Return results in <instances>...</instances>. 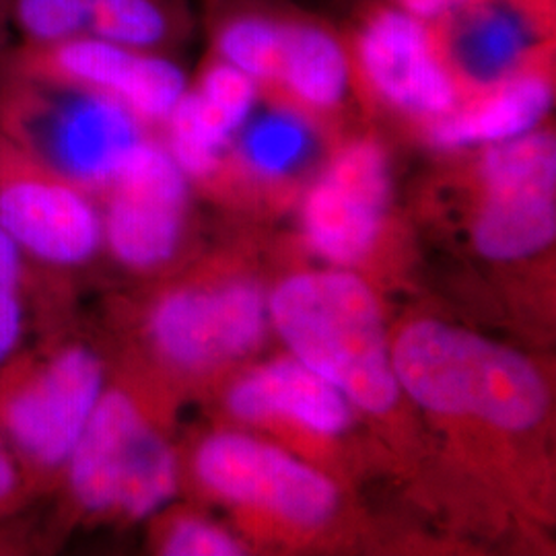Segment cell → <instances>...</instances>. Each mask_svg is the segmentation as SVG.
<instances>
[{
    "label": "cell",
    "instance_id": "6da1fadb",
    "mask_svg": "<svg viewBox=\"0 0 556 556\" xmlns=\"http://www.w3.org/2000/svg\"><path fill=\"white\" fill-rule=\"evenodd\" d=\"M149 394L128 379L105 381L59 486L64 519L157 516L176 497L179 462Z\"/></svg>",
    "mask_w": 556,
    "mask_h": 556
},
{
    "label": "cell",
    "instance_id": "7a4b0ae2",
    "mask_svg": "<svg viewBox=\"0 0 556 556\" xmlns=\"http://www.w3.org/2000/svg\"><path fill=\"white\" fill-rule=\"evenodd\" d=\"M268 314L293 357L371 415L400 396L392 346L369 285L349 270L303 273L282 280Z\"/></svg>",
    "mask_w": 556,
    "mask_h": 556
},
{
    "label": "cell",
    "instance_id": "3957f363",
    "mask_svg": "<svg viewBox=\"0 0 556 556\" xmlns=\"http://www.w3.org/2000/svg\"><path fill=\"white\" fill-rule=\"evenodd\" d=\"M105 381L100 351L60 324L43 328L34 344H23L0 363V438L36 498L56 491Z\"/></svg>",
    "mask_w": 556,
    "mask_h": 556
},
{
    "label": "cell",
    "instance_id": "277c9868",
    "mask_svg": "<svg viewBox=\"0 0 556 556\" xmlns=\"http://www.w3.org/2000/svg\"><path fill=\"white\" fill-rule=\"evenodd\" d=\"M400 392L435 415L530 431L548 410V388L516 351L443 321L422 319L392 346Z\"/></svg>",
    "mask_w": 556,
    "mask_h": 556
},
{
    "label": "cell",
    "instance_id": "5b68a950",
    "mask_svg": "<svg viewBox=\"0 0 556 556\" xmlns=\"http://www.w3.org/2000/svg\"><path fill=\"white\" fill-rule=\"evenodd\" d=\"M0 135L93 194L147 139L142 122L118 100L4 64Z\"/></svg>",
    "mask_w": 556,
    "mask_h": 556
},
{
    "label": "cell",
    "instance_id": "8992f818",
    "mask_svg": "<svg viewBox=\"0 0 556 556\" xmlns=\"http://www.w3.org/2000/svg\"><path fill=\"white\" fill-rule=\"evenodd\" d=\"M0 231L41 273L59 277L101 252L93 192L0 135Z\"/></svg>",
    "mask_w": 556,
    "mask_h": 556
},
{
    "label": "cell",
    "instance_id": "52a82bcc",
    "mask_svg": "<svg viewBox=\"0 0 556 556\" xmlns=\"http://www.w3.org/2000/svg\"><path fill=\"white\" fill-rule=\"evenodd\" d=\"M266 321L268 303L252 282H184L151 299L144 340L163 369L200 374L252 353Z\"/></svg>",
    "mask_w": 556,
    "mask_h": 556
},
{
    "label": "cell",
    "instance_id": "ba28073f",
    "mask_svg": "<svg viewBox=\"0 0 556 556\" xmlns=\"http://www.w3.org/2000/svg\"><path fill=\"white\" fill-rule=\"evenodd\" d=\"M93 197L101 250L135 273H157L178 256L188 213V178L169 151L142 139Z\"/></svg>",
    "mask_w": 556,
    "mask_h": 556
},
{
    "label": "cell",
    "instance_id": "9c48e42d",
    "mask_svg": "<svg viewBox=\"0 0 556 556\" xmlns=\"http://www.w3.org/2000/svg\"><path fill=\"white\" fill-rule=\"evenodd\" d=\"M484 202L475 227L489 260L528 258L556 236V147L544 132L491 144L482 161Z\"/></svg>",
    "mask_w": 556,
    "mask_h": 556
},
{
    "label": "cell",
    "instance_id": "30bf717a",
    "mask_svg": "<svg viewBox=\"0 0 556 556\" xmlns=\"http://www.w3.org/2000/svg\"><path fill=\"white\" fill-rule=\"evenodd\" d=\"M192 472L213 495L260 507L298 526H321L334 516L330 478L275 445L241 433H215L192 456Z\"/></svg>",
    "mask_w": 556,
    "mask_h": 556
},
{
    "label": "cell",
    "instance_id": "8fae6325",
    "mask_svg": "<svg viewBox=\"0 0 556 556\" xmlns=\"http://www.w3.org/2000/svg\"><path fill=\"white\" fill-rule=\"evenodd\" d=\"M2 64L100 91L124 103L142 124L165 122L188 91L181 68L163 54L100 38L20 43Z\"/></svg>",
    "mask_w": 556,
    "mask_h": 556
},
{
    "label": "cell",
    "instance_id": "7c38bea8",
    "mask_svg": "<svg viewBox=\"0 0 556 556\" xmlns=\"http://www.w3.org/2000/svg\"><path fill=\"white\" fill-rule=\"evenodd\" d=\"M390 176L376 142L358 140L340 151L303 204V231L314 252L337 266H353L374 248Z\"/></svg>",
    "mask_w": 556,
    "mask_h": 556
},
{
    "label": "cell",
    "instance_id": "4fadbf2b",
    "mask_svg": "<svg viewBox=\"0 0 556 556\" xmlns=\"http://www.w3.org/2000/svg\"><path fill=\"white\" fill-rule=\"evenodd\" d=\"M358 59L379 96L400 110L429 118L454 112V79L415 15L386 9L371 17L358 38Z\"/></svg>",
    "mask_w": 556,
    "mask_h": 556
},
{
    "label": "cell",
    "instance_id": "5bb4252c",
    "mask_svg": "<svg viewBox=\"0 0 556 556\" xmlns=\"http://www.w3.org/2000/svg\"><path fill=\"white\" fill-rule=\"evenodd\" d=\"M227 406L248 422L280 418L324 438L340 435L351 425V402L295 357L278 358L239 379Z\"/></svg>",
    "mask_w": 556,
    "mask_h": 556
},
{
    "label": "cell",
    "instance_id": "9a60e30c",
    "mask_svg": "<svg viewBox=\"0 0 556 556\" xmlns=\"http://www.w3.org/2000/svg\"><path fill=\"white\" fill-rule=\"evenodd\" d=\"M486 96L433 124L431 140L441 149L498 144L536 130L553 103L551 83L538 75H514L486 87Z\"/></svg>",
    "mask_w": 556,
    "mask_h": 556
},
{
    "label": "cell",
    "instance_id": "2e32d148",
    "mask_svg": "<svg viewBox=\"0 0 556 556\" xmlns=\"http://www.w3.org/2000/svg\"><path fill=\"white\" fill-rule=\"evenodd\" d=\"M530 50L532 27L516 7L497 0L480 2L462 13L450 40V54L457 68L482 87L517 75Z\"/></svg>",
    "mask_w": 556,
    "mask_h": 556
},
{
    "label": "cell",
    "instance_id": "e0dca14e",
    "mask_svg": "<svg viewBox=\"0 0 556 556\" xmlns=\"http://www.w3.org/2000/svg\"><path fill=\"white\" fill-rule=\"evenodd\" d=\"M280 83L314 108H334L349 87V60L330 34L314 25H285Z\"/></svg>",
    "mask_w": 556,
    "mask_h": 556
},
{
    "label": "cell",
    "instance_id": "ac0fdd59",
    "mask_svg": "<svg viewBox=\"0 0 556 556\" xmlns=\"http://www.w3.org/2000/svg\"><path fill=\"white\" fill-rule=\"evenodd\" d=\"M54 319V277L41 273L0 231V363L25 344L31 318Z\"/></svg>",
    "mask_w": 556,
    "mask_h": 556
},
{
    "label": "cell",
    "instance_id": "d6986e66",
    "mask_svg": "<svg viewBox=\"0 0 556 556\" xmlns=\"http://www.w3.org/2000/svg\"><path fill=\"white\" fill-rule=\"evenodd\" d=\"M174 36L176 21L167 0H89L85 38L161 54Z\"/></svg>",
    "mask_w": 556,
    "mask_h": 556
},
{
    "label": "cell",
    "instance_id": "ffe728a7",
    "mask_svg": "<svg viewBox=\"0 0 556 556\" xmlns=\"http://www.w3.org/2000/svg\"><path fill=\"white\" fill-rule=\"evenodd\" d=\"M309 128L291 112H270L254 119L241 139L245 163L264 178L293 172L309 151Z\"/></svg>",
    "mask_w": 556,
    "mask_h": 556
},
{
    "label": "cell",
    "instance_id": "44dd1931",
    "mask_svg": "<svg viewBox=\"0 0 556 556\" xmlns=\"http://www.w3.org/2000/svg\"><path fill=\"white\" fill-rule=\"evenodd\" d=\"M285 48V23L264 17L231 21L219 36V54L254 80H278Z\"/></svg>",
    "mask_w": 556,
    "mask_h": 556
},
{
    "label": "cell",
    "instance_id": "7402d4cb",
    "mask_svg": "<svg viewBox=\"0 0 556 556\" xmlns=\"http://www.w3.org/2000/svg\"><path fill=\"white\" fill-rule=\"evenodd\" d=\"M157 548L165 556L243 555L236 538L199 516L165 519L157 532Z\"/></svg>",
    "mask_w": 556,
    "mask_h": 556
},
{
    "label": "cell",
    "instance_id": "603a6c76",
    "mask_svg": "<svg viewBox=\"0 0 556 556\" xmlns=\"http://www.w3.org/2000/svg\"><path fill=\"white\" fill-rule=\"evenodd\" d=\"M197 93L233 132H238L252 114L256 80L236 66L219 62L204 73Z\"/></svg>",
    "mask_w": 556,
    "mask_h": 556
},
{
    "label": "cell",
    "instance_id": "cb8c5ba5",
    "mask_svg": "<svg viewBox=\"0 0 556 556\" xmlns=\"http://www.w3.org/2000/svg\"><path fill=\"white\" fill-rule=\"evenodd\" d=\"M34 501L36 495L21 470L17 457L0 438V523L9 517L20 516Z\"/></svg>",
    "mask_w": 556,
    "mask_h": 556
},
{
    "label": "cell",
    "instance_id": "d4e9b609",
    "mask_svg": "<svg viewBox=\"0 0 556 556\" xmlns=\"http://www.w3.org/2000/svg\"><path fill=\"white\" fill-rule=\"evenodd\" d=\"M402 11L415 15L418 20H435L457 7H462L466 0H397Z\"/></svg>",
    "mask_w": 556,
    "mask_h": 556
},
{
    "label": "cell",
    "instance_id": "484cf974",
    "mask_svg": "<svg viewBox=\"0 0 556 556\" xmlns=\"http://www.w3.org/2000/svg\"><path fill=\"white\" fill-rule=\"evenodd\" d=\"M11 31H13V0H0V64L11 52Z\"/></svg>",
    "mask_w": 556,
    "mask_h": 556
}]
</instances>
